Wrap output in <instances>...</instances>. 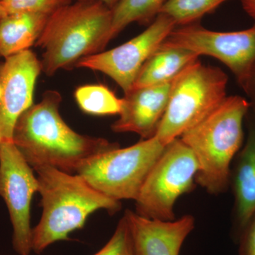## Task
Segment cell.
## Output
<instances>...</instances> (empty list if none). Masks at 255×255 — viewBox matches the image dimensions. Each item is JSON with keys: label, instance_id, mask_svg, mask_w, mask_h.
Returning <instances> with one entry per match:
<instances>
[{"label": "cell", "instance_id": "cell-8", "mask_svg": "<svg viewBox=\"0 0 255 255\" xmlns=\"http://www.w3.org/2000/svg\"><path fill=\"white\" fill-rule=\"evenodd\" d=\"M162 44L216 58L233 72L245 91L255 69V25L243 31L219 32L191 23L174 28Z\"/></svg>", "mask_w": 255, "mask_h": 255}, {"label": "cell", "instance_id": "cell-25", "mask_svg": "<svg viewBox=\"0 0 255 255\" xmlns=\"http://www.w3.org/2000/svg\"><path fill=\"white\" fill-rule=\"evenodd\" d=\"M95 1H100L102 4L108 6L110 9H112L116 5L118 4L120 0H95Z\"/></svg>", "mask_w": 255, "mask_h": 255}, {"label": "cell", "instance_id": "cell-21", "mask_svg": "<svg viewBox=\"0 0 255 255\" xmlns=\"http://www.w3.org/2000/svg\"><path fill=\"white\" fill-rule=\"evenodd\" d=\"M94 255H136L125 216L119 221L117 229L108 243Z\"/></svg>", "mask_w": 255, "mask_h": 255}, {"label": "cell", "instance_id": "cell-22", "mask_svg": "<svg viewBox=\"0 0 255 255\" xmlns=\"http://www.w3.org/2000/svg\"><path fill=\"white\" fill-rule=\"evenodd\" d=\"M241 231L240 255H255V214Z\"/></svg>", "mask_w": 255, "mask_h": 255}, {"label": "cell", "instance_id": "cell-11", "mask_svg": "<svg viewBox=\"0 0 255 255\" xmlns=\"http://www.w3.org/2000/svg\"><path fill=\"white\" fill-rule=\"evenodd\" d=\"M42 72L41 60L27 50L5 58L0 67V131L3 141H13L18 118L33 105L37 78Z\"/></svg>", "mask_w": 255, "mask_h": 255}, {"label": "cell", "instance_id": "cell-5", "mask_svg": "<svg viewBox=\"0 0 255 255\" xmlns=\"http://www.w3.org/2000/svg\"><path fill=\"white\" fill-rule=\"evenodd\" d=\"M228 76L199 60L174 80L168 104L155 136L167 145L206 118L227 97Z\"/></svg>", "mask_w": 255, "mask_h": 255}, {"label": "cell", "instance_id": "cell-27", "mask_svg": "<svg viewBox=\"0 0 255 255\" xmlns=\"http://www.w3.org/2000/svg\"><path fill=\"white\" fill-rule=\"evenodd\" d=\"M1 142H2V136H1V131H0V145H1Z\"/></svg>", "mask_w": 255, "mask_h": 255}, {"label": "cell", "instance_id": "cell-12", "mask_svg": "<svg viewBox=\"0 0 255 255\" xmlns=\"http://www.w3.org/2000/svg\"><path fill=\"white\" fill-rule=\"evenodd\" d=\"M174 80L161 85L133 87L124 94L122 111L118 120L112 124V130L135 132L142 140L153 137L165 113Z\"/></svg>", "mask_w": 255, "mask_h": 255}, {"label": "cell", "instance_id": "cell-29", "mask_svg": "<svg viewBox=\"0 0 255 255\" xmlns=\"http://www.w3.org/2000/svg\"><path fill=\"white\" fill-rule=\"evenodd\" d=\"M0 1H1V0H0Z\"/></svg>", "mask_w": 255, "mask_h": 255}, {"label": "cell", "instance_id": "cell-26", "mask_svg": "<svg viewBox=\"0 0 255 255\" xmlns=\"http://www.w3.org/2000/svg\"><path fill=\"white\" fill-rule=\"evenodd\" d=\"M5 12L4 8H3L2 4H1V1H0V19L5 16Z\"/></svg>", "mask_w": 255, "mask_h": 255}, {"label": "cell", "instance_id": "cell-16", "mask_svg": "<svg viewBox=\"0 0 255 255\" xmlns=\"http://www.w3.org/2000/svg\"><path fill=\"white\" fill-rule=\"evenodd\" d=\"M49 16L29 12L3 16L0 19V58L29 50L41 36Z\"/></svg>", "mask_w": 255, "mask_h": 255}, {"label": "cell", "instance_id": "cell-10", "mask_svg": "<svg viewBox=\"0 0 255 255\" xmlns=\"http://www.w3.org/2000/svg\"><path fill=\"white\" fill-rule=\"evenodd\" d=\"M176 27L172 18L160 13L145 31L130 41L85 57L75 67L105 74L127 93L133 87L144 64Z\"/></svg>", "mask_w": 255, "mask_h": 255}, {"label": "cell", "instance_id": "cell-3", "mask_svg": "<svg viewBox=\"0 0 255 255\" xmlns=\"http://www.w3.org/2000/svg\"><path fill=\"white\" fill-rule=\"evenodd\" d=\"M112 24V10L95 0H77L55 11L36 43L43 50L42 72L51 76L102 52Z\"/></svg>", "mask_w": 255, "mask_h": 255}, {"label": "cell", "instance_id": "cell-18", "mask_svg": "<svg viewBox=\"0 0 255 255\" xmlns=\"http://www.w3.org/2000/svg\"><path fill=\"white\" fill-rule=\"evenodd\" d=\"M75 98L80 108L92 115H119L123 105V100L103 85L79 87Z\"/></svg>", "mask_w": 255, "mask_h": 255}, {"label": "cell", "instance_id": "cell-24", "mask_svg": "<svg viewBox=\"0 0 255 255\" xmlns=\"http://www.w3.org/2000/svg\"><path fill=\"white\" fill-rule=\"evenodd\" d=\"M246 91L251 94L253 98L255 100V69L252 75L251 80H250L248 86L247 87Z\"/></svg>", "mask_w": 255, "mask_h": 255}, {"label": "cell", "instance_id": "cell-2", "mask_svg": "<svg viewBox=\"0 0 255 255\" xmlns=\"http://www.w3.org/2000/svg\"><path fill=\"white\" fill-rule=\"evenodd\" d=\"M33 169L43 209L41 220L32 230V251L37 254L55 242L68 240L69 235L83 227L95 211L105 209L115 214L122 207L120 201L102 194L80 174L50 166Z\"/></svg>", "mask_w": 255, "mask_h": 255}, {"label": "cell", "instance_id": "cell-20", "mask_svg": "<svg viewBox=\"0 0 255 255\" xmlns=\"http://www.w3.org/2000/svg\"><path fill=\"white\" fill-rule=\"evenodd\" d=\"M73 0H1L5 14L38 13L48 16L71 4Z\"/></svg>", "mask_w": 255, "mask_h": 255}, {"label": "cell", "instance_id": "cell-7", "mask_svg": "<svg viewBox=\"0 0 255 255\" xmlns=\"http://www.w3.org/2000/svg\"><path fill=\"white\" fill-rule=\"evenodd\" d=\"M199 169L192 151L180 138L169 142L151 169L135 199V213L147 219H175L179 196L192 190Z\"/></svg>", "mask_w": 255, "mask_h": 255}, {"label": "cell", "instance_id": "cell-17", "mask_svg": "<svg viewBox=\"0 0 255 255\" xmlns=\"http://www.w3.org/2000/svg\"><path fill=\"white\" fill-rule=\"evenodd\" d=\"M167 0H120L112 9L110 41L134 22L155 19Z\"/></svg>", "mask_w": 255, "mask_h": 255}, {"label": "cell", "instance_id": "cell-1", "mask_svg": "<svg viewBox=\"0 0 255 255\" xmlns=\"http://www.w3.org/2000/svg\"><path fill=\"white\" fill-rule=\"evenodd\" d=\"M61 101L59 92H46L18 118L13 141L32 169L50 166L77 173L87 160L119 144L75 132L60 116Z\"/></svg>", "mask_w": 255, "mask_h": 255}, {"label": "cell", "instance_id": "cell-9", "mask_svg": "<svg viewBox=\"0 0 255 255\" xmlns=\"http://www.w3.org/2000/svg\"><path fill=\"white\" fill-rule=\"evenodd\" d=\"M33 169L26 162L14 141L0 145V196L9 211L13 227L12 244L19 255L32 251L31 203L38 191Z\"/></svg>", "mask_w": 255, "mask_h": 255}, {"label": "cell", "instance_id": "cell-4", "mask_svg": "<svg viewBox=\"0 0 255 255\" xmlns=\"http://www.w3.org/2000/svg\"><path fill=\"white\" fill-rule=\"evenodd\" d=\"M249 107L243 97H227L212 113L179 137L197 161L195 182L210 194L227 189L231 162L243 145V120Z\"/></svg>", "mask_w": 255, "mask_h": 255}, {"label": "cell", "instance_id": "cell-28", "mask_svg": "<svg viewBox=\"0 0 255 255\" xmlns=\"http://www.w3.org/2000/svg\"><path fill=\"white\" fill-rule=\"evenodd\" d=\"M1 85H0V99H1Z\"/></svg>", "mask_w": 255, "mask_h": 255}, {"label": "cell", "instance_id": "cell-23", "mask_svg": "<svg viewBox=\"0 0 255 255\" xmlns=\"http://www.w3.org/2000/svg\"><path fill=\"white\" fill-rule=\"evenodd\" d=\"M245 11L255 20V0H241Z\"/></svg>", "mask_w": 255, "mask_h": 255}, {"label": "cell", "instance_id": "cell-6", "mask_svg": "<svg viewBox=\"0 0 255 255\" xmlns=\"http://www.w3.org/2000/svg\"><path fill=\"white\" fill-rule=\"evenodd\" d=\"M165 146L155 135L130 147L119 145L87 160L76 174L112 199L135 201Z\"/></svg>", "mask_w": 255, "mask_h": 255}, {"label": "cell", "instance_id": "cell-14", "mask_svg": "<svg viewBox=\"0 0 255 255\" xmlns=\"http://www.w3.org/2000/svg\"><path fill=\"white\" fill-rule=\"evenodd\" d=\"M231 177L236 219L242 231L255 214V127L250 130Z\"/></svg>", "mask_w": 255, "mask_h": 255}, {"label": "cell", "instance_id": "cell-19", "mask_svg": "<svg viewBox=\"0 0 255 255\" xmlns=\"http://www.w3.org/2000/svg\"><path fill=\"white\" fill-rule=\"evenodd\" d=\"M227 0H167L159 14L173 20L176 26L195 23Z\"/></svg>", "mask_w": 255, "mask_h": 255}, {"label": "cell", "instance_id": "cell-13", "mask_svg": "<svg viewBox=\"0 0 255 255\" xmlns=\"http://www.w3.org/2000/svg\"><path fill=\"white\" fill-rule=\"evenodd\" d=\"M124 216L136 255H179L183 243L195 226L190 215L173 221H160L127 210Z\"/></svg>", "mask_w": 255, "mask_h": 255}, {"label": "cell", "instance_id": "cell-15", "mask_svg": "<svg viewBox=\"0 0 255 255\" xmlns=\"http://www.w3.org/2000/svg\"><path fill=\"white\" fill-rule=\"evenodd\" d=\"M199 58V55L191 50L164 46L162 43L142 67L133 87L152 86L173 81Z\"/></svg>", "mask_w": 255, "mask_h": 255}]
</instances>
